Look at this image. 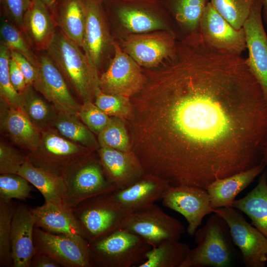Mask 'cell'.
Wrapping results in <instances>:
<instances>
[{"mask_svg": "<svg viewBox=\"0 0 267 267\" xmlns=\"http://www.w3.org/2000/svg\"><path fill=\"white\" fill-rule=\"evenodd\" d=\"M144 72L131 101L130 142L145 173L207 189L263 163L267 103L241 55L214 49L197 34Z\"/></svg>", "mask_w": 267, "mask_h": 267, "instance_id": "obj_1", "label": "cell"}, {"mask_svg": "<svg viewBox=\"0 0 267 267\" xmlns=\"http://www.w3.org/2000/svg\"><path fill=\"white\" fill-rule=\"evenodd\" d=\"M45 52L82 103L94 102L100 90L99 75L83 50L57 28Z\"/></svg>", "mask_w": 267, "mask_h": 267, "instance_id": "obj_2", "label": "cell"}, {"mask_svg": "<svg viewBox=\"0 0 267 267\" xmlns=\"http://www.w3.org/2000/svg\"><path fill=\"white\" fill-rule=\"evenodd\" d=\"M197 246L190 250L180 267H226L235 253L228 225L219 214L213 213L206 224L195 232Z\"/></svg>", "mask_w": 267, "mask_h": 267, "instance_id": "obj_3", "label": "cell"}, {"mask_svg": "<svg viewBox=\"0 0 267 267\" xmlns=\"http://www.w3.org/2000/svg\"><path fill=\"white\" fill-rule=\"evenodd\" d=\"M88 247L91 267H138L152 248L140 236L123 228L93 240Z\"/></svg>", "mask_w": 267, "mask_h": 267, "instance_id": "obj_4", "label": "cell"}, {"mask_svg": "<svg viewBox=\"0 0 267 267\" xmlns=\"http://www.w3.org/2000/svg\"><path fill=\"white\" fill-rule=\"evenodd\" d=\"M72 213L82 236L88 244L121 228L132 214L116 201L112 192L83 201Z\"/></svg>", "mask_w": 267, "mask_h": 267, "instance_id": "obj_5", "label": "cell"}, {"mask_svg": "<svg viewBox=\"0 0 267 267\" xmlns=\"http://www.w3.org/2000/svg\"><path fill=\"white\" fill-rule=\"evenodd\" d=\"M65 185L64 201L72 211L83 201L116 190L107 178L98 155L92 152L73 162L62 175Z\"/></svg>", "mask_w": 267, "mask_h": 267, "instance_id": "obj_6", "label": "cell"}, {"mask_svg": "<svg viewBox=\"0 0 267 267\" xmlns=\"http://www.w3.org/2000/svg\"><path fill=\"white\" fill-rule=\"evenodd\" d=\"M38 146L28 151V161L53 175L61 176L65 170L80 157L92 152L74 143L50 127L41 131Z\"/></svg>", "mask_w": 267, "mask_h": 267, "instance_id": "obj_7", "label": "cell"}, {"mask_svg": "<svg viewBox=\"0 0 267 267\" xmlns=\"http://www.w3.org/2000/svg\"><path fill=\"white\" fill-rule=\"evenodd\" d=\"M227 222L232 241L241 252L247 267H264L267 261V238L249 223L232 206L213 210Z\"/></svg>", "mask_w": 267, "mask_h": 267, "instance_id": "obj_8", "label": "cell"}, {"mask_svg": "<svg viewBox=\"0 0 267 267\" xmlns=\"http://www.w3.org/2000/svg\"><path fill=\"white\" fill-rule=\"evenodd\" d=\"M121 228L140 236L152 247L166 239L179 240L185 232L178 220L165 213L155 204L146 210L131 214Z\"/></svg>", "mask_w": 267, "mask_h": 267, "instance_id": "obj_9", "label": "cell"}, {"mask_svg": "<svg viewBox=\"0 0 267 267\" xmlns=\"http://www.w3.org/2000/svg\"><path fill=\"white\" fill-rule=\"evenodd\" d=\"M114 57L107 70L99 76V88L104 93L129 97L139 93L143 88L146 77L139 66L113 43Z\"/></svg>", "mask_w": 267, "mask_h": 267, "instance_id": "obj_10", "label": "cell"}, {"mask_svg": "<svg viewBox=\"0 0 267 267\" xmlns=\"http://www.w3.org/2000/svg\"><path fill=\"white\" fill-rule=\"evenodd\" d=\"M36 76L32 87L58 112L78 115L81 107L65 78L45 51L38 54Z\"/></svg>", "mask_w": 267, "mask_h": 267, "instance_id": "obj_11", "label": "cell"}, {"mask_svg": "<svg viewBox=\"0 0 267 267\" xmlns=\"http://www.w3.org/2000/svg\"><path fill=\"white\" fill-rule=\"evenodd\" d=\"M164 206L182 215L187 222V232L193 236L203 218L212 213L206 189L192 186L170 185L162 198Z\"/></svg>", "mask_w": 267, "mask_h": 267, "instance_id": "obj_12", "label": "cell"}, {"mask_svg": "<svg viewBox=\"0 0 267 267\" xmlns=\"http://www.w3.org/2000/svg\"><path fill=\"white\" fill-rule=\"evenodd\" d=\"M122 45L123 50L139 66L153 68L173 56L177 42L174 32L166 31L132 35Z\"/></svg>", "mask_w": 267, "mask_h": 267, "instance_id": "obj_13", "label": "cell"}, {"mask_svg": "<svg viewBox=\"0 0 267 267\" xmlns=\"http://www.w3.org/2000/svg\"><path fill=\"white\" fill-rule=\"evenodd\" d=\"M262 8L261 0H255L243 28L248 50L246 62L267 103V36L263 24Z\"/></svg>", "mask_w": 267, "mask_h": 267, "instance_id": "obj_14", "label": "cell"}, {"mask_svg": "<svg viewBox=\"0 0 267 267\" xmlns=\"http://www.w3.org/2000/svg\"><path fill=\"white\" fill-rule=\"evenodd\" d=\"M199 33L210 47L219 51L241 55L247 49L243 28L232 27L208 2L202 16Z\"/></svg>", "mask_w": 267, "mask_h": 267, "instance_id": "obj_15", "label": "cell"}, {"mask_svg": "<svg viewBox=\"0 0 267 267\" xmlns=\"http://www.w3.org/2000/svg\"><path fill=\"white\" fill-rule=\"evenodd\" d=\"M34 243L36 250L49 256L60 267H91L88 243L35 226Z\"/></svg>", "mask_w": 267, "mask_h": 267, "instance_id": "obj_16", "label": "cell"}, {"mask_svg": "<svg viewBox=\"0 0 267 267\" xmlns=\"http://www.w3.org/2000/svg\"><path fill=\"white\" fill-rule=\"evenodd\" d=\"M86 24L82 49L99 71L113 45L106 21L103 2L85 0Z\"/></svg>", "mask_w": 267, "mask_h": 267, "instance_id": "obj_17", "label": "cell"}, {"mask_svg": "<svg viewBox=\"0 0 267 267\" xmlns=\"http://www.w3.org/2000/svg\"><path fill=\"white\" fill-rule=\"evenodd\" d=\"M97 151L106 176L116 190L126 188L145 174L139 160L132 150L125 152L103 147Z\"/></svg>", "mask_w": 267, "mask_h": 267, "instance_id": "obj_18", "label": "cell"}, {"mask_svg": "<svg viewBox=\"0 0 267 267\" xmlns=\"http://www.w3.org/2000/svg\"><path fill=\"white\" fill-rule=\"evenodd\" d=\"M35 219L31 208L16 206L11 223V245L13 267H30L35 252L34 231Z\"/></svg>", "mask_w": 267, "mask_h": 267, "instance_id": "obj_19", "label": "cell"}, {"mask_svg": "<svg viewBox=\"0 0 267 267\" xmlns=\"http://www.w3.org/2000/svg\"><path fill=\"white\" fill-rule=\"evenodd\" d=\"M170 185L167 181L145 173L131 186L116 190L112 194L116 201L133 213L146 210L162 199Z\"/></svg>", "mask_w": 267, "mask_h": 267, "instance_id": "obj_20", "label": "cell"}, {"mask_svg": "<svg viewBox=\"0 0 267 267\" xmlns=\"http://www.w3.org/2000/svg\"><path fill=\"white\" fill-rule=\"evenodd\" d=\"M57 28L49 8L39 0H32L24 17L23 33L33 48L46 51L54 39Z\"/></svg>", "mask_w": 267, "mask_h": 267, "instance_id": "obj_21", "label": "cell"}, {"mask_svg": "<svg viewBox=\"0 0 267 267\" xmlns=\"http://www.w3.org/2000/svg\"><path fill=\"white\" fill-rule=\"evenodd\" d=\"M1 131L19 147L28 151L38 146L41 133L19 109L0 102Z\"/></svg>", "mask_w": 267, "mask_h": 267, "instance_id": "obj_22", "label": "cell"}, {"mask_svg": "<svg viewBox=\"0 0 267 267\" xmlns=\"http://www.w3.org/2000/svg\"><path fill=\"white\" fill-rule=\"evenodd\" d=\"M266 166L265 164L262 163L249 170L217 179L212 182L206 190L213 210L232 206L237 195L263 173Z\"/></svg>", "mask_w": 267, "mask_h": 267, "instance_id": "obj_23", "label": "cell"}, {"mask_svg": "<svg viewBox=\"0 0 267 267\" xmlns=\"http://www.w3.org/2000/svg\"><path fill=\"white\" fill-rule=\"evenodd\" d=\"M50 9L56 27L83 48L86 24L85 0H56Z\"/></svg>", "mask_w": 267, "mask_h": 267, "instance_id": "obj_24", "label": "cell"}, {"mask_svg": "<svg viewBox=\"0 0 267 267\" xmlns=\"http://www.w3.org/2000/svg\"><path fill=\"white\" fill-rule=\"evenodd\" d=\"M31 210L35 219V226L49 233L66 235L88 243L82 236L72 211H64L45 202L42 206L31 208Z\"/></svg>", "mask_w": 267, "mask_h": 267, "instance_id": "obj_25", "label": "cell"}, {"mask_svg": "<svg viewBox=\"0 0 267 267\" xmlns=\"http://www.w3.org/2000/svg\"><path fill=\"white\" fill-rule=\"evenodd\" d=\"M18 174L40 191L45 203L54 205L64 211H72L64 201L65 188L61 176L53 175L29 161L23 164Z\"/></svg>", "mask_w": 267, "mask_h": 267, "instance_id": "obj_26", "label": "cell"}, {"mask_svg": "<svg viewBox=\"0 0 267 267\" xmlns=\"http://www.w3.org/2000/svg\"><path fill=\"white\" fill-rule=\"evenodd\" d=\"M232 206L245 214L252 224L267 238V172L264 171L257 185Z\"/></svg>", "mask_w": 267, "mask_h": 267, "instance_id": "obj_27", "label": "cell"}, {"mask_svg": "<svg viewBox=\"0 0 267 267\" xmlns=\"http://www.w3.org/2000/svg\"><path fill=\"white\" fill-rule=\"evenodd\" d=\"M32 86L19 93V109L40 131L52 127L58 111L44 97L37 93Z\"/></svg>", "mask_w": 267, "mask_h": 267, "instance_id": "obj_28", "label": "cell"}, {"mask_svg": "<svg viewBox=\"0 0 267 267\" xmlns=\"http://www.w3.org/2000/svg\"><path fill=\"white\" fill-rule=\"evenodd\" d=\"M189 245L175 239H166L148 252L138 267H180L190 250Z\"/></svg>", "mask_w": 267, "mask_h": 267, "instance_id": "obj_29", "label": "cell"}, {"mask_svg": "<svg viewBox=\"0 0 267 267\" xmlns=\"http://www.w3.org/2000/svg\"><path fill=\"white\" fill-rule=\"evenodd\" d=\"M52 127L66 138L92 151L100 147L93 133L78 115L58 112Z\"/></svg>", "mask_w": 267, "mask_h": 267, "instance_id": "obj_30", "label": "cell"}, {"mask_svg": "<svg viewBox=\"0 0 267 267\" xmlns=\"http://www.w3.org/2000/svg\"><path fill=\"white\" fill-rule=\"evenodd\" d=\"M209 0H166V3L180 27L187 36L199 32L203 12Z\"/></svg>", "mask_w": 267, "mask_h": 267, "instance_id": "obj_31", "label": "cell"}, {"mask_svg": "<svg viewBox=\"0 0 267 267\" xmlns=\"http://www.w3.org/2000/svg\"><path fill=\"white\" fill-rule=\"evenodd\" d=\"M0 43L10 51L18 52L26 57L36 67L38 55L23 32L12 21L4 17L1 19L0 27Z\"/></svg>", "mask_w": 267, "mask_h": 267, "instance_id": "obj_32", "label": "cell"}, {"mask_svg": "<svg viewBox=\"0 0 267 267\" xmlns=\"http://www.w3.org/2000/svg\"><path fill=\"white\" fill-rule=\"evenodd\" d=\"M16 205L0 198V267H13L11 233L13 215Z\"/></svg>", "mask_w": 267, "mask_h": 267, "instance_id": "obj_33", "label": "cell"}, {"mask_svg": "<svg viewBox=\"0 0 267 267\" xmlns=\"http://www.w3.org/2000/svg\"><path fill=\"white\" fill-rule=\"evenodd\" d=\"M255 0H209L215 9L234 28L240 29L248 18Z\"/></svg>", "mask_w": 267, "mask_h": 267, "instance_id": "obj_34", "label": "cell"}, {"mask_svg": "<svg viewBox=\"0 0 267 267\" xmlns=\"http://www.w3.org/2000/svg\"><path fill=\"white\" fill-rule=\"evenodd\" d=\"M100 147H106L125 152L131 151L130 138L124 120L111 117L107 126L97 135Z\"/></svg>", "mask_w": 267, "mask_h": 267, "instance_id": "obj_35", "label": "cell"}, {"mask_svg": "<svg viewBox=\"0 0 267 267\" xmlns=\"http://www.w3.org/2000/svg\"><path fill=\"white\" fill-rule=\"evenodd\" d=\"M130 97L118 94H109L100 89L94 104L110 117L130 120L133 115V106Z\"/></svg>", "mask_w": 267, "mask_h": 267, "instance_id": "obj_36", "label": "cell"}, {"mask_svg": "<svg viewBox=\"0 0 267 267\" xmlns=\"http://www.w3.org/2000/svg\"><path fill=\"white\" fill-rule=\"evenodd\" d=\"M10 50L2 43L0 44V100L19 109V93L13 88L9 74Z\"/></svg>", "mask_w": 267, "mask_h": 267, "instance_id": "obj_37", "label": "cell"}, {"mask_svg": "<svg viewBox=\"0 0 267 267\" xmlns=\"http://www.w3.org/2000/svg\"><path fill=\"white\" fill-rule=\"evenodd\" d=\"M30 183L18 174H0V198L7 201L25 200L30 196L32 187Z\"/></svg>", "mask_w": 267, "mask_h": 267, "instance_id": "obj_38", "label": "cell"}, {"mask_svg": "<svg viewBox=\"0 0 267 267\" xmlns=\"http://www.w3.org/2000/svg\"><path fill=\"white\" fill-rule=\"evenodd\" d=\"M78 115L90 131L97 135L111 120V117L97 107L94 102L90 101L82 103Z\"/></svg>", "mask_w": 267, "mask_h": 267, "instance_id": "obj_39", "label": "cell"}, {"mask_svg": "<svg viewBox=\"0 0 267 267\" xmlns=\"http://www.w3.org/2000/svg\"><path fill=\"white\" fill-rule=\"evenodd\" d=\"M28 161V155L0 140V174H18L23 164Z\"/></svg>", "mask_w": 267, "mask_h": 267, "instance_id": "obj_40", "label": "cell"}, {"mask_svg": "<svg viewBox=\"0 0 267 267\" xmlns=\"http://www.w3.org/2000/svg\"><path fill=\"white\" fill-rule=\"evenodd\" d=\"M0 2L5 17L23 32L24 17L31 5L32 0H0Z\"/></svg>", "mask_w": 267, "mask_h": 267, "instance_id": "obj_41", "label": "cell"}, {"mask_svg": "<svg viewBox=\"0 0 267 267\" xmlns=\"http://www.w3.org/2000/svg\"><path fill=\"white\" fill-rule=\"evenodd\" d=\"M10 55L23 73L27 87L32 86L36 76V67L26 57L18 52L11 50Z\"/></svg>", "mask_w": 267, "mask_h": 267, "instance_id": "obj_42", "label": "cell"}, {"mask_svg": "<svg viewBox=\"0 0 267 267\" xmlns=\"http://www.w3.org/2000/svg\"><path fill=\"white\" fill-rule=\"evenodd\" d=\"M9 74L11 83L18 92H21L27 88V86L24 74L11 56L9 61Z\"/></svg>", "mask_w": 267, "mask_h": 267, "instance_id": "obj_43", "label": "cell"}, {"mask_svg": "<svg viewBox=\"0 0 267 267\" xmlns=\"http://www.w3.org/2000/svg\"><path fill=\"white\" fill-rule=\"evenodd\" d=\"M60 266L46 254L35 249L30 267H59Z\"/></svg>", "mask_w": 267, "mask_h": 267, "instance_id": "obj_44", "label": "cell"}, {"mask_svg": "<svg viewBox=\"0 0 267 267\" xmlns=\"http://www.w3.org/2000/svg\"><path fill=\"white\" fill-rule=\"evenodd\" d=\"M262 4L263 17L267 26V0H260Z\"/></svg>", "mask_w": 267, "mask_h": 267, "instance_id": "obj_45", "label": "cell"}, {"mask_svg": "<svg viewBox=\"0 0 267 267\" xmlns=\"http://www.w3.org/2000/svg\"><path fill=\"white\" fill-rule=\"evenodd\" d=\"M45 4L49 9H51L55 4L56 0H39Z\"/></svg>", "mask_w": 267, "mask_h": 267, "instance_id": "obj_46", "label": "cell"}, {"mask_svg": "<svg viewBox=\"0 0 267 267\" xmlns=\"http://www.w3.org/2000/svg\"><path fill=\"white\" fill-rule=\"evenodd\" d=\"M263 162L267 165V141L264 151Z\"/></svg>", "mask_w": 267, "mask_h": 267, "instance_id": "obj_47", "label": "cell"}, {"mask_svg": "<svg viewBox=\"0 0 267 267\" xmlns=\"http://www.w3.org/2000/svg\"><path fill=\"white\" fill-rule=\"evenodd\" d=\"M100 0V1H102L103 2L106 1L107 0Z\"/></svg>", "mask_w": 267, "mask_h": 267, "instance_id": "obj_48", "label": "cell"}, {"mask_svg": "<svg viewBox=\"0 0 267 267\" xmlns=\"http://www.w3.org/2000/svg\"><path fill=\"white\" fill-rule=\"evenodd\" d=\"M163 0V1H165V0Z\"/></svg>", "mask_w": 267, "mask_h": 267, "instance_id": "obj_49", "label": "cell"}]
</instances>
